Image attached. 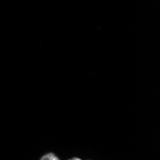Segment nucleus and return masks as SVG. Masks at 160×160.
I'll list each match as a JSON object with an SVG mask.
<instances>
[{
  "mask_svg": "<svg viewBox=\"0 0 160 160\" xmlns=\"http://www.w3.org/2000/svg\"><path fill=\"white\" fill-rule=\"evenodd\" d=\"M40 160H60L54 153H47L45 155H43Z\"/></svg>",
  "mask_w": 160,
  "mask_h": 160,
  "instance_id": "f257e3e1",
  "label": "nucleus"
},
{
  "mask_svg": "<svg viewBox=\"0 0 160 160\" xmlns=\"http://www.w3.org/2000/svg\"><path fill=\"white\" fill-rule=\"evenodd\" d=\"M69 160H81V159L78 158V157H75V158H72V159H69Z\"/></svg>",
  "mask_w": 160,
  "mask_h": 160,
  "instance_id": "f03ea898",
  "label": "nucleus"
}]
</instances>
